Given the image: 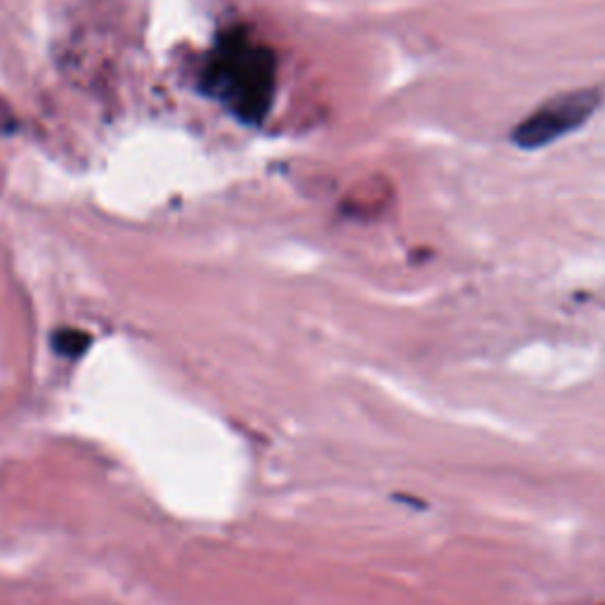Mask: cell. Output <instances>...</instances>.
<instances>
[{"label":"cell","mask_w":605,"mask_h":605,"mask_svg":"<svg viewBox=\"0 0 605 605\" xmlns=\"http://www.w3.org/2000/svg\"><path fill=\"white\" fill-rule=\"evenodd\" d=\"M199 85L247 126H261L275 103L277 57L247 26H229L215 38Z\"/></svg>","instance_id":"cell-1"},{"label":"cell","mask_w":605,"mask_h":605,"mask_svg":"<svg viewBox=\"0 0 605 605\" xmlns=\"http://www.w3.org/2000/svg\"><path fill=\"white\" fill-rule=\"evenodd\" d=\"M91 334L81 329H60L52 334V348L64 357H81L91 345Z\"/></svg>","instance_id":"cell-3"},{"label":"cell","mask_w":605,"mask_h":605,"mask_svg":"<svg viewBox=\"0 0 605 605\" xmlns=\"http://www.w3.org/2000/svg\"><path fill=\"white\" fill-rule=\"evenodd\" d=\"M603 105V91L596 85L580 91L558 93L532 109L523 121H518L511 131V142L521 150H544L554 142L568 138L570 133L594 117Z\"/></svg>","instance_id":"cell-2"},{"label":"cell","mask_w":605,"mask_h":605,"mask_svg":"<svg viewBox=\"0 0 605 605\" xmlns=\"http://www.w3.org/2000/svg\"><path fill=\"white\" fill-rule=\"evenodd\" d=\"M601 605H605V603H601Z\"/></svg>","instance_id":"cell-4"}]
</instances>
